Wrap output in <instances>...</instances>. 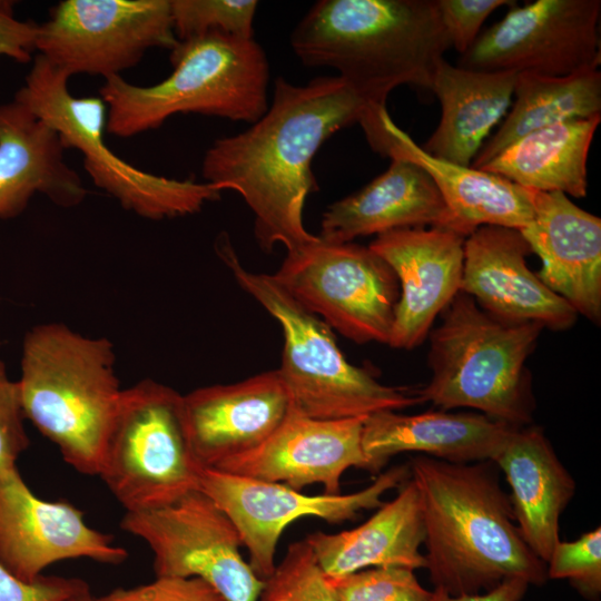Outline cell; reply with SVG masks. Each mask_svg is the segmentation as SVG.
<instances>
[{"label":"cell","instance_id":"cell-25","mask_svg":"<svg viewBox=\"0 0 601 601\" xmlns=\"http://www.w3.org/2000/svg\"><path fill=\"white\" fill-rule=\"evenodd\" d=\"M424 538L421 497L410 477L362 525L333 534L316 531L305 540L325 574L336 578L374 566L425 568Z\"/></svg>","mask_w":601,"mask_h":601},{"label":"cell","instance_id":"cell-11","mask_svg":"<svg viewBox=\"0 0 601 601\" xmlns=\"http://www.w3.org/2000/svg\"><path fill=\"white\" fill-rule=\"evenodd\" d=\"M178 42L170 0H62L39 24L36 50L69 77L107 79L135 67L147 50Z\"/></svg>","mask_w":601,"mask_h":601},{"label":"cell","instance_id":"cell-34","mask_svg":"<svg viewBox=\"0 0 601 601\" xmlns=\"http://www.w3.org/2000/svg\"><path fill=\"white\" fill-rule=\"evenodd\" d=\"M17 381L0 358V475L17 471L18 457L29 446Z\"/></svg>","mask_w":601,"mask_h":601},{"label":"cell","instance_id":"cell-40","mask_svg":"<svg viewBox=\"0 0 601 601\" xmlns=\"http://www.w3.org/2000/svg\"><path fill=\"white\" fill-rule=\"evenodd\" d=\"M62 601H98L97 600V597H95L91 591H90V588H86L70 597H68L67 599L62 600Z\"/></svg>","mask_w":601,"mask_h":601},{"label":"cell","instance_id":"cell-19","mask_svg":"<svg viewBox=\"0 0 601 601\" xmlns=\"http://www.w3.org/2000/svg\"><path fill=\"white\" fill-rule=\"evenodd\" d=\"M183 403L189 443L204 469L258 447L294 408L278 370L196 388Z\"/></svg>","mask_w":601,"mask_h":601},{"label":"cell","instance_id":"cell-27","mask_svg":"<svg viewBox=\"0 0 601 601\" xmlns=\"http://www.w3.org/2000/svg\"><path fill=\"white\" fill-rule=\"evenodd\" d=\"M384 127L391 138L387 157L398 155L425 169L464 236L480 226L521 230L532 219L531 189L502 176L431 156L394 124L390 114L384 117Z\"/></svg>","mask_w":601,"mask_h":601},{"label":"cell","instance_id":"cell-12","mask_svg":"<svg viewBox=\"0 0 601 601\" xmlns=\"http://www.w3.org/2000/svg\"><path fill=\"white\" fill-rule=\"evenodd\" d=\"M120 528L150 548L156 577L198 578L226 601H257L264 580L243 558L231 520L203 491L167 506L126 512Z\"/></svg>","mask_w":601,"mask_h":601},{"label":"cell","instance_id":"cell-38","mask_svg":"<svg viewBox=\"0 0 601 601\" xmlns=\"http://www.w3.org/2000/svg\"><path fill=\"white\" fill-rule=\"evenodd\" d=\"M38 27L36 22L17 19L12 2L0 1V57L29 62L36 51Z\"/></svg>","mask_w":601,"mask_h":601},{"label":"cell","instance_id":"cell-17","mask_svg":"<svg viewBox=\"0 0 601 601\" xmlns=\"http://www.w3.org/2000/svg\"><path fill=\"white\" fill-rule=\"evenodd\" d=\"M530 254L520 230L477 227L464 242L461 292L505 323H536L552 331L572 327L579 315L529 268Z\"/></svg>","mask_w":601,"mask_h":601},{"label":"cell","instance_id":"cell-6","mask_svg":"<svg viewBox=\"0 0 601 601\" xmlns=\"http://www.w3.org/2000/svg\"><path fill=\"white\" fill-rule=\"evenodd\" d=\"M542 329L502 322L460 290L427 336L432 375L416 395L443 411L470 407L512 426L529 425L534 397L525 362Z\"/></svg>","mask_w":601,"mask_h":601},{"label":"cell","instance_id":"cell-37","mask_svg":"<svg viewBox=\"0 0 601 601\" xmlns=\"http://www.w3.org/2000/svg\"><path fill=\"white\" fill-rule=\"evenodd\" d=\"M88 587L79 578L57 575H41L35 582H24L0 561V601H62Z\"/></svg>","mask_w":601,"mask_h":601},{"label":"cell","instance_id":"cell-36","mask_svg":"<svg viewBox=\"0 0 601 601\" xmlns=\"http://www.w3.org/2000/svg\"><path fill=\"white\" fill-rule=\"evenodd\" d=\"M98 601H226L210 584L198 578L156 577L149 583L117 588L97 597Z\"/></svg>","mask_w":601,"mask_h":601},{"label":"cell","instance_id":"cell-28","mask_svg":"<svg viewBox=\"0 0 601 601\" xmlns=\"http://www.w3.org/2000/svg\"><path fill=\"white\" fill-rule=\"evenodd\" d=\"M600 121L598 115L532 131L480 169L531 190L582 198L588 190V155Z\"/></svg>","mask_w":601,"mask_h":601},{"label":"cell","instance_id":"cell-33","mask_svg":"<svg viewBox=\"0 0 601 601\" xmlns=\"http://www.w3.org/2000/svg\"><path fill=\"white\" fill-rule=\"evenodd\" d=\"M550 579H568L585 598L601 591V530L587 532L572 542L559 541L546 562Z\"/></svg>","mask_w":601,"mask_h":601},{"label":"cell","instance_id":"cell-22","mask_svg":"<svg viewBox=\"0 0 601 601\" xmlns=\"http://www.w3.org/2000/svg\"><path fill=\"white\" fill-rule=\"evenodd\" d=\"M59 135L23 104L0 105V219L21 214L36 194L75 207L88 190L63 159Z\"/></svg>","mask_w":601,"mask_h":601},{"label":"cell","instance_id":"cell-26","mask_svg":"<svg viewBox=\"0 0 601 601\" xmlns=\"http://www.w3.org/2000/svg\"><path fill=\"white\" fill-rule=\"evenodd\" d=\"M515 78V72L474 71L443 58L430 88L441 104V119L422 149L435 158L471 166L491 129L508 112Z\"/></svg>","mask_w":601,"mask_h":601},{"label":"cell","instance_id":"cell-15","mask_svg":"<svg viewBox=\"0 0 601 601\" xmlns=\"http://www.w3.org/2000/svg\"><path fill=\"white\" fill-rule=\"evenodd\" d=\"M127 556L125 548L91 528L75 505L35 495L18 470L0 475V561L21 581L35 582L60 561L120 564Z\"/></svg>","mask_w":601,"mask_h":601},{"label":"cell","instance_id":"cell-23","mask_svg":"<svg viewBox=\"0 0 601 601\" xmlns=\"http://www.w3.org/2000/svg\"><path fill=\"white\" fill-rule=\"evenodd\" d=\"M515 427L482 413L382 411L365 417L362 447L371 473H378L392 456L404 452L453 463L493 461Z\"/></svg>","mask_w":601,"mask_h":601},{"label":"cell","instance_id":"cell-32","mask_svg":"<svg viewBox=\"0 0 601 601\" xmlns=\"http://www.w3.org/2000/svg\"><path fill=\"white\" fill-rule=\"evenodd\" d=\"M327 578L338 601H430L432 595L414 570L404 566H374Z\"/></svg>","mask_w":601,"mask_h":601},{"label":"cell","instance_id":"cell-14","mask_svg":"<svg viewBox=\"0 0 601 601\" xmlns=\"http://www.w3.org/2000/svg\"><path fill=\"white\" fill-rule=\"evenodd\" d=\"M408 475V467L401 465L381 473L355 493L306 495L282 483L203 469L199 490L231 520L248 551L249 566L265 580L275 569L279 538L292 522L305 516L331 524L354 520L363 510L381 508L382 496L403 484Z\"/></svg>","mask_w":601,"mask_h":601},{"label":"cell","instance_id":"cell-35","mask_svg":"<svg viewBox=\"0 0 601 601\" xmlns=\"http://www.w3.org/2000/svg\"><path fill=\"white\" fill-rule=\"evenodd\" d=\"M441 23L461 55L466 52L480 35L483 22L500 7L513 6L510 0H435Z\"/></svg>","mask_w":601,"mask_h":601},{"label":"cell","instance_id":"cell-39","mask_svg":"<svg viewBox=\"0 0 601 601\" xmlns=\"http://www.w3.org/2000/svg\"><path fill=\"white\" fill-rule=\"evenodd\" d=\"M529 585L522 579H509L489 591L461 595H451L441 588H434L430 601H521Z\"/></svg>","mask_w":601,"mask_h":601},{"label":"cell","instance_id":"cell-10","mask_svg":"<svg viewBox=\"0 0 601 601\" xmlns=\"http://www.w3.org/2000/svg\"><path fill=\"white\" fill-rule=\"evenodd\" d=\"M275 280L346 338L387 344L400 298L391 266L368 246L317 239L287 253Z\"/></svg>","mask_w":601,"mask_h":601},{"label":"cell","instance_id":"cell-16","mask_svg":"<svg viewBox=\"0 0 601 601\" xmlns=\"http://www.w3.org/2000/svg\"><path fill=\"white\" fill-rule=\"evenodd\" d=\"M466 236L442 227H412L381 235L368 247L394 270L400 298L387 345L413 349L461 290Z\"/></svg>","mask_w":601,"mask_h":601},{"label":"cell","instance_id":"cell-21","mask_svg":"<svg viewBox=\"0 0 601 601\" xmlns=\"http://www.w3.org/2000/svg\"><path fill=\"white\" fill-rule=\"evenodd\" d=\"M390 158L391 164L384 173L326 208L317 235L322 240L349 243L361 236L426 226L460 233L425 169L398 155Z\"/></svg>","mask_w":601,"mask_h":601},{"label":"cell","instance_id":"cell-5","mask_svg":"<svg viewBox=\"0 0 601 601\" xmlns=\"http://www.w3.org/2000/svg\"><path fill=\"white\" fill-rule=\"evenodd\" d=\"M173 72L138 86L121 76L99 89L108 107L106 130L120 138L159 128L177 114L256 122L268 108L269 63L253 39L217 32L181 40L170 50Z\"/></svg>","mask_w":601,"mask_h":601},{"label":"cell","instance_id":"cell-8","mask_svg":"<svg viewBox=\"0 0 601 601\" xmlns=\"http://www.w3.org/2000/svg\"><path fill=\"white\" fill-rule=\"evenodd\" d=\"M70 79L38 55L14 98L50 126L65 149L81 152L92 183L136 215L161 220L193 215L223 190L208 183L178 180L144 171L105 142L107 106L100 97H75Z\"/></svg>","mask_w":601,"mask_h":601},{"label":"cell","instance_id":"cell-20","mask_svg":"<svg viewBox=\"0 0 601 601\" xmlns=\"http://www.w3.org/2000/svg\"><path fill=\"white\" fill-rule=\"evenodd\" d=\"M533 216L520 231L542 263L538 277L578 315L601 322V219L560 191L532 190Z\"/></svg>","mask_w":601,"mask_h":601},{"label":"cell","instance_id":"cell-24","mask_svg":"<svg viewBox=\"0 0 601 601\" xmlns=\"http://www.w3.org/2000/svg\"><path fill=\"white\" fill-rule=\"evenodd\" d=\"M505 475L515 523L524 542L543 562L560 541V516L575 483L543 431L515 427L492 461Z\"/></svg>","mask_w":601,"mask_h":601},{"label":"cell","instance_id":"cell-1","mask_svg":"<svg viewBox=\"0 0 601 601\" xmlns=\"http://www.w3.org/2000/svg\"><path fill=\"white\" fill-rule=\"evenodd\" d=\"M339 76L295 85L275 80L272 102L252 126L216 139L205 152V183L235 190L254 215V236L264 252L287 253L317 239L306 230V198L318 189L312 170L321 146L336 131L359 124L368 144L384 132L383 118Z\"/></svg>","mask_w":601,"mask_h":601},{"label":"cell","instance_id":"cell-31","mask_svg":"<svg viewBox=\"0 0 601 601\" xmlns=\"http://www.w3.org/2000/svg\"><path fill=\"white\" fill-rule=\"evenodd\" d=\"M257 601H338L306 540L290 543L284 559L264 580Z\"/></svg>","mask_w":601,"mask_h":601},{"label":"cell","instance_id":"cell-7","mask_svg":"<svg viewBox=\"0 0 601 601\" xmlns=\"http://www.w3.org/2000/svg\"><path fill=\"white\" fill-rule=\"evenodd\" d=\"M215 249L237 284L279 324L284 335L277 368L294 408L317 420L367 417L422 403L415 391L380 383L367 370L351 364L333 329L304 308L269 274L248 270L227 235Z\"/></svg>","mask_w":601,"mask_h":601},{"label":"cell","instance_id":"cell-9","mask_svg":"<svg viewBox=\"0 0 601 601\" xmlns=\"http://www.w3.org/2000/svg\"><path fill=\"white\" fill-rule=\"evenodd\" d=\"M203 469L183 395L150 378L124 388L98 475L126 512L167 506L199 490Z\"/></svg>","mask_w":601,"mask_h":601},{"label":"cell","instance_id":"cell-29","mask_svg":"<svg viewBox=\"0 0 601 601\" xmlns=\"http://www.w3.org/2000/svg\"><path fill=\"white\" fill-rule=\"evenodd\" d=\"M513 95L511 110L483 144L471 167L480 169L532 131L601 115V72L598 68L562 77L519 72Z\"/></svg>","mask_w":601,"mask_h":601},{"label":"cell","instance_id":"cell-13","mask_svg":"<svg viewBox=\"0 0 601 601\" xmlns=\"http://www.w3.org/2000/svg\"><path fill=\"white\" fill-rule=\"evenodd\" d=\"M600 0H536L480 33L457 67L562 77L600 66Z\"/></svg>","mask_w":601,"mask_h":601},{"label":"cell","instance_id":"cell-30","mask_svg":"<svg viewBox=\"0 0 601 601\" xmlns=\"http://www.w3.org/2000/svg\"><path fill=\"white\" fill-rule=\"evenodd\" d=\"M174 32L179 41L209 32L254 38L255 0H170Z\"/></svg>","mask_w":601,"mask_h":601},{"label":"cell","instance_id":"cell-18","mask_svg":"<svg viewBox=\"0 0 601 601\" xmlns=\"http://www.w3.org/2000/svg\"><path fill=\"white\" fill-rule=\"evenodd\" d=\"M364 420H317L293 408L258 447L215 469L282 483L297 491L319 483L324 494L336 495L341 492V479L349 467L368 471V460L362 447Z\"/></svg>","mask_w":601,"mask_h":601},{"label":"cell","instance_id":"cell-2","mask_svg":"<svg viewBox=\"0 0 601 601\" xmlns=\"http://www.w3.org/2000/svg\"><path fill=\"white\" fill-rule=\"evenodd\" d=\"M422 504L425 569L451 595L489 591L509 579L541 585L546 563L524 542L492 461L453 463L418 455L410 463Z\"/></svg>","mask_w":601,"mask_h":601},{"label":"cell","instance_id":"cell-4","mask_svg":"<svg viewBox=\"0 0 601 601\" xmlns=\"http://www.w3.org/2000/svg\"><path fill=\"white\" fill-rule=\"evenodd\" d=\"M115 363L109 339L60 323L35 326L22 342L17 384L23 415L81 474H99L124 390Z\"/></svg>","mask_w":601,"mask_h":601},{"label":"cell","instance_id":"cell-3","mask_svg":"<svg viewBox=\"0 0 601 601\" xmlns=\"http://www.w3.org/2000/svg\"><path fill=\"white\" fill-rule=\"evenodd\" d=\"M308 68H332L376 115L402 85L430 89L450 39L435 0H319L290 35Z\"/></svg>","mask_w":601,"mask_h":601}]
</instances>
